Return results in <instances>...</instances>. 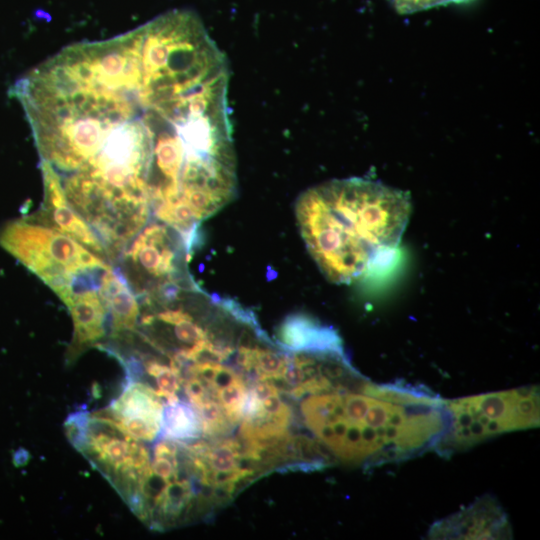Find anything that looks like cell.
<instances>
[{"label": "cell", "instance_id": "obj_4", "mask_svg": "<svg viewBox=\"0 0 540 540\" xmlns=\"http://www.w3.org/2000/svg\"><path fill=\"white\" fill-rule=\"evenodd\" d=\"M0 247L56 295L77 279L111 267L77 240L31 216L4 224L0 229Z\"/></svg>", "mask_w": 540, "mask_h": 540}, {"label": "cell", "instance_id": "obj_12", "mask_svg": "<svg viewBox=\"0 0 540 540\" xmlns=\"http://www.w3.org/2000/svg\"><path fill=\"white\" fill-rule=\"evenodd\" d=\"M277 345L287 351L342 349L336 331L302 314L287 317L279 326Z\"/></svg>", "mask_w": 540, "mask_h": 540}, {"label": "cell", "instance_id": "obj_5", "mask_svg": "<svg viewBox=\"0 0 540 540\" xmlns=\"http://www.w3.org/2000/svg\"><path fill=\"white\" fill-rule=\"evenodd\" d=\"M446 433L436 446L443 455L469 448L492 436L539 424V390L525 386L445 401Z\"/></svg>", "mask_w": 540, "mask_h": 540}, {"label": "cell", "instance_id": "obj_7", "mask_svg": "<svg viewBox=\"0 0 540 540\" xmlns=\"http://www.w3.org/2000/svg\"><path fill=\"white\" fill-rule=\"evenodd\" d=\"M432 539H509L511 526L502 507L491 496L435 522L428 533Z\"/></svg>", "mask_w": 540, "mask_h": 540}, {"label": "cell", "instance_id": "obj_3", "mask_svg": "<svg viewBox=\"0 0 540 540\" xmlns=\"http://www.w3.org/2000/svg\"><path fill=\"white\" fill-rule=\"evenodd\" d=\"M410 212L408 193L362 178L314 186L295 205L310 255L338 284L357 280L393 254Z\"/></svg>", "mask_w": 540, "mask_h": 540}, {"label": "cell", "instance_id": "obj_11", "mask_svg": "<svg viewBox=\"0 0 540 540\" xmlns=\"http://www.w3.org/2000/svg\"><path fill=\"white\" fill-rule=\"evenodd\" d=\"M98 292L111 318L113 333L133 332L140 317V304L124 275L109 267L101 274Z\"/></svg>", "mask_w": 540, "mask_h": 540}, {"label": "cell", "instance_id": "obj_10", "mask_svg": "<svg viewBox=\"0 0 540 540\" xmlns=\"http://www.w3.org/2000/svg\"><path fill=\"white\" fill-rule=\"evenodd\" d=\"M40 168L43 177L44 203L42 214L38 216H44L45 221L39 222L72 237L105 259L107 255L102 242L67 200L57 174L43 161H40Z\"/></svg>", "mask_w": 540, "mask_h": 540}, {"label": "cell", "instance_id": "obj_1", "mask_svg": "<svg viewBox=\"0 0 540 540\" xmlns=\"http://www.w3.org/2000/svg\"><path fill=\"white\" fill-rule=\"evenodd\" d=\"M11 92L65 195L119 209H151L156 157L217 118L198 77L128 33L65 47Z\"/></svg>", "mask_w": 540, "mask_h": 540}, {"label": "cell", "instance_id": "obj_13", "mask_svg": "<svg viewBox=\"0 0 540 540\" xmlns=\"http://www.w3.org/2000/svg\"><path fill=\"white\" fill-rule=\"evenodd\" d=\"M160 431L164 438L178 442L195 440L202 435L195 408L179 399L163 405Z\"/></svg>", "mask_w": 540, "mask_h": 540}, {"label": "cell", "instance_id": "obj_6", "mask_svg": "<svg viewBox=\"0 0 540 540\" xmlns=\"http://www.w3.org/2000/svg\"><path fill=\"white\" fill-rule=\"evenodd\" d=\"M190 249L176 230L157 219L148 221L124 251L122 274L138 299L192 284L186 267Z\"/></svg>", "mask_w": 540, "mask_h": 540}, {"label": "cell", "instance_id": "obj_9", "mask_svg": "<svg viewBox=\"0 0 540 540\" xmlns=\"http://www.w3.org/2000/svg\"><path fill=\"white\" fill-rule=\"evenodd\" d=\"M98 283L92 280L74 282L57 296L68 307L74 326L70 348L73 356L97 343L105 335L107 309L98 292Z\"/></svg>", "mask_w": 540, "mask_h": 540}, {"label": "cell", "instance_id": "obj_8", "mask_svg": "<svg viewBox=\"0 0 540 540\" xmlns=\"http://www.w3.org/2000/svg\"><path fill=\"white\" fill-rule=\"evenodd\" d=\"M163 403L151 386L130 383L120 397L106 411H99L111 419L123 433L138 441H152L161 429Z\"/></svg>", "mask_w": 540, "mask_h": 540}, {"label": "cell", "instance_id": "obj_15", "mask_svg": "<svg viewBox=\"0 0 540 540\" xmlns=\"http://www.w3.org/2000/svg\"><path fill=\"white\" fill-rule=\"evenodd\" d=\"M401 14H409L447 4L467 3L472 0H388Z\"/></svg>", "mask_w": 540, "mask_h": 540}, {"label": "cell", "instance_id": "obj_14", "mask_svg": "<svg viewBox=\"0 0 540 540\" xmlns=\"http://www.w3.org/2000/svg\"><path fill=\"white\" fill-rule=\"evenodd\" d=\"M147 374L155 379L156 393L167 402L175 401L178 398L177 392L181 386V376L179 369L169 361L163 363L155 357L147 356L143 361Z\"/></svg>", "mask_w": 540, "mask_h": 540}, {"label": "cell", "instance_id": "obj_2", "mask_svg": "<svg viewBox=\"0 0 540 540\" xmlns=\"http://www.w3.org/2000/svg\"><path fill=\"white\" fill-rule=\"evenodd\" d=\"M299 401L304 427L327 462L376 466L436 448L449 424L446 403L423 387L376 384L351 365Z\"/></svg>", "mask_w": 540, "mask_h": 540}]
</instances>
